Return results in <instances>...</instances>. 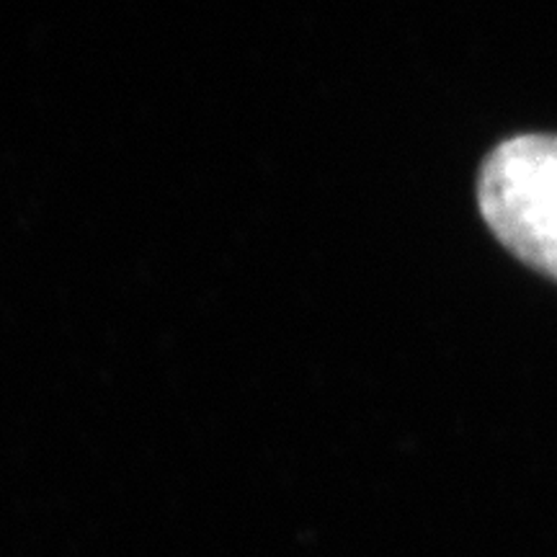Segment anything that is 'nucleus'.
Returning <instances> with one entry per match:
<instances>
[{
	"label": "nucleus",
	"instance_id": "f257e3e1",
	"mask_svg": "<svg viewBox=\"0 0 557 557\" xmlns=\"http://www.w3.org/2000/svg\"><path fill=\"white\" fill-rule=\"evenodd\" d=\"M478 205L521 263L557 282V135L508 137L487 152Z\"/></svg>",
	"mask_w": 557,
	"mask_h": 557
}]
</instances>
